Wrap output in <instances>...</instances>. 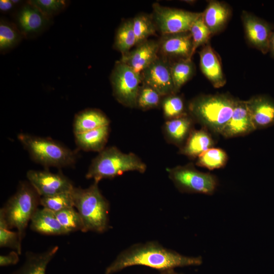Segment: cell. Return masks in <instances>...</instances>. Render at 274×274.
Returning a JSON list of instances; mask_svg holds the SVG:
<instances>
[{
  "label": "cell",
  "mask_w": 274,
  "mask_h": 274,
  "mask_svg": "<svg viewBox=\"0 0 274 274\" xmlns=\"http://www.w3.org/2000/svg\"><path fill=\"white\" fill-rule=\"evenodd\" d=\"M201 263L200 256H186L150 241L134 244L122 251L106 268L105 274H113L134 265L146 266L162 272Z\"/></svg>",
  "instance_id": "cell-1"
},
{
  "label": "cell",
  "mask_w": 274,
  "mask_h": 274,
  "mask_svg": "<svg viewBox=\"0 0 274 274\" xmlns=\"http://www.w3.org/2000/svg\"><path fill=\"white\" fill-rule=\"evenodd\" d=\"M236 100L226 94L198 96L188 105L189 115L204 128L221 134L231 117Z\"/></svg>",
  "instance_id": "cell-2"
},
{
  "label": "cell",
  "mask_w": 274,
  "mask_h": 274,
  "mask_svg": "<svg viewBox=\"0 0 274 274\" xmlns=\"http://www.w3.org/2000/svg\"><path fill=\"white\" fill-rule=\"evenodd\" d=\"M74 207L83 222L82 231L102 233L109 226V203L101 193L98 183L94 182L85 189L72 190Z\"/></svg>",
  "instance_id": "cell-3"
},
{
  "label": "cell",
  "mask_w": 274,
  "mask_h": 274,
  "mask_svg": "<svg viewBox=\"0 0 274 274\" xmlns=\"http://www.w3.org/2000/svg\"><path fill=\"white\" fill-rule=\"evenodd\" d=\"M146 169V164L135 154L125 153L115 147H109L92 160L86 178L98 183L102 179H113L127 172L144 173Z\"/></svg>",
  "instance_id": "cell-4"
},
{
  "label": "cell",
  "mask_w": 274,
  "mask_h": 274,
  "mask_svg": "<svg viewBox=\"0 0 274 274\" xmlns=\"http://www.w3.org/2000/svg\"><path fill=\"white\" fill-rule=\"evenodd\" d=\"M17 138L31 158L43 166L60 168L72 166L76 162L75 152L51 138L23 133Z\"/></svg>",
  "instance_id": "cell-5"
},
{
  "label": "cell",
  "mask_w": 274,
  "mask_h": 274,
  "mask_svg": "<svg viewBox=\"0 0 274 274\" xmlns=\"http://www.w3.org/2000/svg\"><path fill=\"white\" fill-rule=\"evenodd\" d=\"M40 196L29 183H22L16 192L1 209L0 215L9 229L15 228L22 238L29 221L38 209Z\"/></svg>",
  "instance_id": "cell-6"
},
{
  "label": "cell",
  "mask_w": 274,
  "mask_h": 274,
  "mask_svg": "<svg viewBox=\"0 0 274 274\" xmlns=\"http://www.w3.org/2000/svg\"><path fill=\"white\" fill-rule=\"evenodd\" d=\"M167 171L169 179L182 193L212 195L218 185L215 176L200 172L190 163L169 168Z\"/></svg>",
  "instance_id": "cell-7"
},
{
  "label": "cell",
  "mask_w": 274,
  "mask_h": 274,
  "mask_svg": "<svg viewBox=\"0 0 274 274\" xmlns=\"http://www.w3.org/2000/svg\"><path fill=\"white\" fill-rule=\"evenodd\" d=\"M110 80L113 95L121 104L129 108L136 107L137 99L142 81L141 74L133 71L121 61H117L112 71Z\"/></svg>",
  "instance_id": "cell-8"
},
{
  "label": "cell",
  "mask_w": 274,
  "mask_h": 274,
  "mask_svg": "<svg viewBox=\"0 0 274 274\" xmlns=\"http://www.w3.org/2000/svg\"><path fill=\"white\" fill-rule=\"evenodd\" d=\"M153 18L156 26L162 35L189 31L193 23L202 14L182 9L153 5Z\"/></svg>",
  "instance_id": "cell-9"
},
{
  "label": "cell",
  "mask_w": 274,
  "mask_h": 274,
  "mask_svg": "<svg viewBox=\"0 0 274 274\" xmlns=\"http://www.w3.org/2000/svg\"><path fill=\"white\" fill-rule=\"evenodd\" d=\"M46 17L28 1L20 5L14 14V23L24 39H32L42 34L50 26Z\"/></svg>",
  "instance_id": "cell-10"
},
{
  "label": "cell",
  "mask_w": 274,
  "mask_h": 274,
  "mask_svg": "<svg viewBox=\"0 0 274 274\" xmlns=\"http://www.w3.org/2000/svg\"><path fill=\"white\" fill-rule=\"evenodd\" d=\"M29 183L41 197L54 195L71 191L74 186L72 182L60 173L48 170H29L26 173Z\"/></svg>",
  "instance_id": "cell-11"
},
{
  "label": "cell",
  "mask_w": 274,
  "mask_h": 274,
  "mask_svg": "<svg viewBox=\"0 0 274 274\" xmlns=\"http://www.w3.org/2000/svg\"><path fill=\"white\" fill-rule=\"evenodd\" d=\"M242 20L249 43L263 54L269 52L270 40L273 32L272 26L246 11L242 12Z\"/></svg>",
  "instance_id": "cell-12"
},
{
  "label": "cell",
  "mask_w": 274,
  "mask_h": 274,
  "mask_svg": "<svg viewBox=\"0 0 274 274\" xmlns=\"http://www.w3.org/2000/svg\"><path fill=\"white\" fill-rule=\"evenodd\" d=\"M144 83L156 90L161 96L175 94L170 66L158 57L141 73Z\"/></svg>",
  "instance_id": "cell-13"
},
{
  "label": "cell",
  "mask_w": 274,
  "mask_h": 274,
  "mask_svg": "<svg viewBox=\"0 0 274 274\" xmlns=\"http://www.w3.org/2000/svg\"><path fill=\"white\" fill-rule=\"evenodd\" d=\"M159 42L147 40L137 45L131 51L122 55L120 61L127 64L135 72L141 74L158 57Z\"/></svg>",
  "instance_id": "cell-14"
},
{
  "label": "cell",
  "mask_w": 274,
  "mask_h": 274,
  "mask_svg": "<svg viewBox=\"0 0 274 274\" xmlns=\"http://www.w3.org/2000/svg\"><path fill=\"white\" fill-rule=\"evenodd\" d=\"M255 130L246 100H236L231 117L221 134L231 138L247 135Z\"/></svg>",
  "instance_id": "cell-15"
},
{
  "label": "cell",
  "mask_w": 274,
  "mask_h": 274,
  "mask_svg": "<svg viewBox=\"0 0 274 274\" xmlns=\"http://www.w3.org/2000/svg\"><path fill=\"white\" fill-rule=\"evenodd\" d=\"M246 101L256 129L274 125V99L267 95H260Z\"/></svg>",
  "instance_id": "cell-16"
},
{
  "label": "cell",
  "mask_w": 274,
  "mask_h": 274,
  "mask_svg": "<svg viewBox=\"0 0 274 274\" xmlns=\"http://www.w3.org/2000/svg\"><path fill=\"white\" fill-rule=\"evenodd\" d=\"M159 44V51L164 56L191 59L192 40L189 31L163 35Z\"/></svg>",
  "instance_id": "cell-17"
},
{
  "label": "cell",
  "mask_w": 274,
  "mask_h": 274,
  "mask_svg": "<svg viewBox=\"0 0 274 274\" xmlns=\"http://www.w3.org/2000/svg\"><path fill=\"white\" fill-rule=\"evenodd\" d=\"M200 66L202 73L216 88L226 82L218 55L210 45L206 44L199 52Z\"/></svg>",
  "instance_id": "cell-18"
},
{
  "label": "cell",
  "mask_w": 274,
  "mask_h": 274,
  "mask_svg": "<svg viewBox=\"0 0 274 274\" xmlns=\"http://www.w3.org/2000/svg\"><path fill=\"white\" fill-rule=\"evenodd\" d=\"M193 119L189 115L167 120L163 127L166 141L181 148L193 130Z\"/></svg>",
  "instance_id": "cell-19"
},
{
  "label": "cell",
  "mask_w": 274,
  "mask_h": 274,
  "mask_svg": "<svg viewBox=\"0 0 274 274\" xmlns=\"http://www.w3.org/2000/svg\"><path fill=\"white\" fill-rule=\"evenodd\" d=\"M230 9L224 3L211 1L204 12L202 18L212 35L221 31L226 24L230 16Z\"/></svg>",
  "instance_id": "cell-20"
},
{
  "label": "cell",
  "mask_w": 274,
  "mask_h": 274,
  "mask_svg": "<svg viewBox=\"0 0 274 274\" xmlns=\"http://www.w3.org/2000/svg\"><path fill=\"white\" fill-rule=\"evenodd\" d=\"M110 120L102 111L96 109H86L78 112L73 122L75 134L80 133L110 125Z\"/></svg>",
  "instance_id": "cell-21"
},
{
  "label": "cell",
  "mask_w": 274,
  "mask_h": 274,
  "mask_svg": "<svg viewBox=\"0 0 274 274\" xmlns=\"http://www.w3.org/2000/svg\"><path fill=\"white\" fill-rule=\"evenodd\" d=\"M30 221L31 229L41 233L50 235L68 233L59 222L55 212L44 208L38 209Z\"/></svg>",
  "instance_id": "cell-22"
},
{
  "label": "cell",
  "mask_w": 274,
  "mask_h": 274,
  "mask_svg": "<svg viewBox=\"0 0 274 274\" xmlns=\"http://www.w3.org/2000/svg\"><path fill=\"white\" fill-rule=\"evenodd\" d=\"M109 133L110 127L108 125L75 134V143L80 150L99 153L106 148Z\"/></svg>",
  "instance_id": "cell-23"
},
{
  "label": "cell",
  "mask_w": 274,
  "mask_h": 274,
  "mask_svg": "<svg viewBox=\"0 0 274 274\" xmlns=\"http://www.w3.org/2000/svg\"><path fill=\"white\" fill-rule=\"evenodd\" d=\"M214 145V140L207 129H193L184 144L180 148V153L188 157L194 158L212 148Z\"/></svg>",
  "instance_id": "cell-24"
},
{
  "label": "cell",
  "mask_w": 274,
  "mask_h": 274,
  "mask_svg": "<svg viewBox=\"0 0 274 274\" xmlns=\"http://www.w3.org/2000/svg\"><path fill=\"white\" fill-rule=\"evenodd\" d=\"M58 249L54 246L41 253H28L22 266L12 274H46L47 266Z\"/></svg>",
  "instance_id": "cell-25"
},
{
  "label": "cell",
  "mask_w": 274,
  "mask_h": 274,
  "mask_svg": "<svg viewBox=\"0 0 274 274\" xmlns=\"http://www.w3.org/2000/svg\"><path fill=\"white\" fill-rule=\"evenodd\" d=\"M24 39L13 22L1 19L0 21V51L6 53L17 46Z\"/></svg>",
  "instance_id": "cell-26"
},
{
  "label": "cell",
  "mask_w": 274,
  "mask_h": 274,
  "mask_svg": "<svg viewBox=\"0 0 274 274\" xmlns=\"http://www.w3.org/2000/svg\"><path fill=\"white\" fill-rule=\"evenodd\" d=\"M227 159L228 156L225 151L221 148L212 147L197 157L196 164L198 166L213 170L224 167Z\"/></svg>",
  "instance_id": "cell-27"
},
{
  "label": "cell",
  "mask_w": 274,
  "mask_h": 274,
  "mask_svg": "<svg viewBox=\"0 0 274 274\" xmlns=\"http://www.w3.org/2000/svg\"><path fill=\"white\" fill-rule=\"evenodd\" d=\"M135 45V37L133 29L132 21L123 22L118 28L115 38L114 47L122 55L129 52Z\"/></svg>",
  "instance_id": "cell-28"
},
{
  "label": "cell",
  "mask_w": 274,
  "mask_h": 274,
  "mask_svg": "<svg viewBox=\"0 0 274 274\" xmlns=\"http://www.w3.org/2000/svg\"><path fill=\"white\" fill-rule=\"evenodd\" d=\"M172 77L176 92L191 77L194 72L191 59H181L170 65Z\"/></svg>",
  "instance_id": "cell-29"
},
{
  "label": "cell",
  "mask_w": 274,
  "mask_h": 274,
  "mask_svg": "<svg viewBox=\"0 0 274 274\" xmlns=\"http://www.w3.org/2000/svg\"><path fill=\"white\" fill-rule=\"evenodd\" d=\"M132 21L135 45L147 41L149 36L155 33L156 25L148 15L142 14L138 15Z\"/></svg>",
  "instance_id": "cell-30"
},
{
  "label": "cell",
  "mask_w": 274,
  "mask_h": 274,
  "mask_svg": "<svg viewBox=\"0 0 274 274\" xmlns=\"http://www.w3.org/2000/svg\"><path fill=\"white\" fill-rule=\"evenodd\" d=\"M72 190L50 196L41 197L40 203L43 208L55 213L66 208L74 207Z\"/></svg>",
  "instance_id": "cell-31"
},
{
  "label": "cell",
  "mask_w": 274,
  "mask_h": 274,
  "mask_svg": "<svg viewBox=\"0 0 274 274\" xmlns=\"http://www.w3.org/2000/svg\"><path fill=\"white\" fill-rule=\"evenodd\" d=\"M74 208H66L55 213L59 222L67 233L83 229L81 217Z\"/></svg>",
  "instance_id": "cell-32"
},
{
  "label": "cell",
  "mask_w": 274,
  "mask_h": 274,
  "mask_svg": "<svg viewBox=\"0 0 274 274\" xmlns=\"http://www.w3.org/2000/svg\"><path fill=\"white\" fill-rule=\"evenodd\" d=\"M164 116L167 120L187 115L182 98L175 94L166 96L162 102Z\"/></svg>",
  "instance_id": "cell-33"
},
{
  "label": "cell",
  "mask_w": 274,
  "mask_h": 274,
  "mask_svg": "<svg viewBox=\"0 0 274 274\" xmlns=\"http://www.w3.org/2000/svg\"><path fill=\"white\" fill-rule=\"evenodd\" d=\"M202 15L193 23L189 30L192 40V55L198 47L206 45L212 35L205 24Z\"/></svg>",
  "instance_id": "cell-34"
},
{
  "label": "cell",
  "mask_w": 274,
  "mask_h": 274,
  "mask_svg": "<svg viewBox=\"0 0 274 274\" xmlns=\"http://www.w3.org/2000/svg\"><path fill=\"white\" fill-rule=\"evenodd\" d=\"M21 240L17 232L10 230L3 217L0 215V246L13 248L20 254Z\"/></svg>",
  "instance_id": "cell-35"
},
{
  "label": "cell",
  "mask_w": 274,
  "mask_h": 274,
  "mask_svg": "<svg viewBox=\"0 0 274 274\" xmlns=\"http://www.w3.org/2000/svg\"><path fill=\"white\" fill-rule=\"evenodd\" d=\"M161 96L156 90L144 84L140 89L136 107L144 110L157 107Z\"/></svg>",
  "instance_id": "cell-36"
},
{
  "label": "cell",
  "mask_w": 274,
  "mask_h": 274,
  "mask_svg": "<svg viewBox=\"0 0 274 274\" xmlns=\"http://www.w3.org/2000/svg\"><path fill=\"white\" fill-rule=\"evenodd\" d=\"M28 2L51 19L64 10L67 4V1L62 0H31Z\"/></svg>",
  "instance_id": "cell-37"
},
{
  "label": "cell",
  "mask_w": 274,
  "mask_h": 274,
  "mask_svg": "<svg viewBox=\"0 0 274 274\" xmlns=\"http://www.w3.org/2000/svg\"><path fill=\"white\" fill-rule=\"evenodd\" d=\"M19 261L18 253L15 252H11L6 255H1L0 265L1 266L14 265Z\"/></svg>",
  "instance_id": "cell-38"
},
{
  "label": "cell",
  "mask_w": 274,
  "mask_h": 274,
  "mask_svg": "<svg viewBox=\"0 0 274 274\" xmlns=\"http://www.w3.org/2000/svg\"><path fill=\"white\" fill-rule=\"evenodd\" d=\"M15 5L11 0H1L0 10L3 12H8L13 10L15 7Z\"/></svg>",
  "instance_id": "cell-39"
},
{
  "label": "cell",
  "mask_w": 274,
  "mask_h": 274,
  "mask_svg": "<svg viewBox=\"0 0 274 274\" xmlns=\"http://www.w3.org/2000/svg\"><path fill=\"white\" fill-rule=\"evenodd\" d=\"M269 52L272 57H274V31L272 33L270 40Z\"/></svg>",
  "instance_id": "cell-40"
},
{
  "label": "cell",
  "mask_w": 274,
  "mask_h": 274,
  "mask_svg": "<svg viewBox=\"0 0 274 274\" xmlns=\"http://www.w3.org/2000/svg\"><path fill=\"white\" fill-rule=\"evenodd\" d=\"M160 274H183L175 272L174 270L162 271Z\"/></svg>",
  "instance_id": "cell-41"
}]
</instances>
